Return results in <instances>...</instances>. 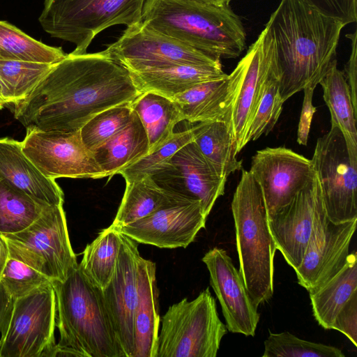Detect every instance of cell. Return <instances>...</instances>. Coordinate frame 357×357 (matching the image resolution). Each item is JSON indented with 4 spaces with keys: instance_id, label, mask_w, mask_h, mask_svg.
<instances>
[{
    "instance_id": "obj_1",
    "label": "cell",
    "mask_w": 357,
    "mask_h": 357,
    "mask_svg": "<svg viewBox=\"0 0 357 357\" xmlns=\"http://www.w3.org/2000/svg\"><path fill=\"white\" fill-rule=\"evenodd\" d=\"M142 93L131 73L102 51L71 52L11 106L26 129L76 132L97 114L130 103Z\"/></svg>"
},
{
    "instance_id": "obj_2",
    "label": "cell",
    "mask_w": 357,
    "mask_h": 357,
    "mask_svg": "<svg viewBox=\"0 0 357 357\" xmlns=\"http://www.w3.org/2000/svg\"><path fill=\"white\" fill-rule=\"evenodd\" d=\"M345 25L303 0H281L265 25L275 47L282 101L316 88L335 59Z\"/></svg>"
},
{
    "instance_id": "obj_3",
    "label": "cell",
    "mask_w": 357,
    "mask_h": 357,
    "mask_svg": "<svg viewBox=\"0 0 357 357\" xmlns=\"http://www.w3.org/2000/svg\"><path fill=\"white\" fill-rule=\"evenodd\" d=\"M60 339L50 357H126L106 308L102 289L79 264L63 281H52Z\"/></svg>"
},
{
    "instance_id": "obj_4",
    "label": "cell",
    "mask_w": 357,
    "mask_h": 357,
    "mask_svg": "<svg viewBox=\"0 0 357 357\" xmlns=\"http://www.w3.org/2000/svg\"><path fill=\"white\" fill-rule=\"evenodd\" d=\"M142 22L219 59L236 58L245 47L243 25L229 5L194 0H147Z\"/></svg>"
},
{
    "instance_id": "obj_5",
    "label": "cell",
    "mask_w": 357,
    "mask_h": 357,
    "mask_svg": "<svg viewBox=\"0 0 357 357\" xmlns=\"http://www.w3.org/2000/svg\"><path fill=\"white\" fill-rule=\"evenodd\" d=\"M241 170L231 204L238 271L250 296L259 306L273 295L274 257L277 249L270 232L261 190L249 171Z\"/></svg>"
},
{
    "instance_id": "obj_6",
    "label": "cell",
    "mask_w": 357,
    "mask_h": 357,
    "mask_svg": "<svg viewBox=\"0 0 357 357\" xmlns=\"http://www.w3.org/2000/svg\"><path fill=\"white\" fill-rule=\"evenodd\" d=\"M146 1L45 0L38 20L52 37L73 43L75 49L72 53L82 54L103 30L140 23Z\"/></svg>"
},
{
    "instance_id": "obj_7",
    "label": "cell",
    "mask_w": 357,
    "mask_h": 357,
    "mask_svg": "<svg viewBox=\"0 0 357 357\" xmlns=\"http://www.w3.org/2000/svg\"><path fill=\"white\" fill-rule=\"evenodd\" d=\"M227 326L207 287L169 307L161 319L156 357H215Z\"/></svg>"
},
{
    "instance_id": "obj_8",
    "label": "cell",
    "mask_w": 357,
    "mask_h": 357,
    "mask_svg": "<svg viewBox=\"0 0 357 357\" xmlns=\"http://www.w3.org/2000/svg\"><path fill=\"white\" fill-rule=\"evenodd\" d=\"M8 257L52 281H63L78 265L70 241L63 205H52L25 229L1 234Z\"/></svg>"
},
{
    "instance_id": "obj_9",
    "label": "cell",
    "mask_w": 357,
    "mask_h": 357,
    "mask_svg": "<svg viewBox=\"0 0 357 357\" xmlns=\"http://www.w3.org/2000/svg\"><path fill=\"white\" fill-rule=\"evenodd\" d=\"M130 73L177 65L220 66V59L164 35L142 22L123 32L102 51Z\"/></svg>"
},
{
    "instance_id": "obj_10",
    "label": "cell",
    "mask_w": 357,
    "mask_h": 357,
    "mask_svg": "<svg viewBox=\"0 0 357 357\" xmlns=\"http://www.w3.org/2000/svg\"><path fill=\"white\" fill-rule=\"evenodd\" d=\"M311 162L329 220L339 223L357 219V160L351 158L337 126L318 138Z\"/></svg>"
},
{
    "instance_id": "obj_11",
    "label": "cell",
    "mask_w": 357,
    "mask_h": 357,
    "mask_svg": "<svg viewBox=\"0 0 357 357\" xmlns=\"http://www.w3.org/2000/svg\"><path fill=\"white\" fill-rule=\"evenodd\" d=\"M56 303L52 283L15 299L0 357H50L56 343Z\"/></svg>"
},
{
    "instance_id": "obj_12",
    "label": "cell",
    "mask_w": 357,
    "mask_h": 357,
    "mask_svg": "<svg viewBox=\"0 0 357 357\" xmlns=\"http://www.w3.org/2000/svg\"><path fill=\"white\" fill-rule=\"evenodd\" d=\"M22 143L23 153L47 178L107 177L92 152L84 145L80 130L66 132L26 129Z\"/></svg>"
},
{
    "instance_id": "obj_13",
    "label": "cell",
    "mask_w": 357,
    "mask_h": 357,
    "mask_svg": "<svg viewBox=\"0 0 357 357\" xmlns=\"http://www.w3.org/2000/svg\"><path fill=\"white\" fill-rule=\"evenodd\" d=\"M357 219L335 223L325 208L317 216L299 267L295 270L298 283L308 292L331 279L345 264Z\"/></svg>"
},
{
    "instance_id": "obj_14",
    "label": "cell",
    "mask_w": 357,
    "mask_h": 357,
    "mask_svg": "<svg viewBox=\"0 0 357 357\" xmlns=\"http://www.w3.org/2000/svg\"><path fill=\"white\" fill-rule=\"evenodd\" d=\"M249 172L261 190L268 218L288 205L315 173L311 160L282 146L257 151Z\"/></svg>"
},
{
    "instance_id": "obj_15",
    "label": "cell",
    "mask_w": 357,
    "mask_h": 357,
    "mask_svg": "<svg viewBox=\"0 0 357 357\" xmlns=\"http://www.w3.org/2000/svg\"><path fill=\"white\" fill-rule=\"evenodd\" d=\"M161 188L198 200L208 216L216 200L225 193L227 178L218 174L194 142L180 149L151 176Z\"/></svg>"
},
{
    "instance_id": "obj_16",
    "label": "cell",
    "mask_w": 357,
    "mask_h": 357,
    "mask_svg": "<svg viewBox=\"0 0 357 357\" xmlns=\"http://www.w3.org/2000/svg\"><path fill=\"white\" fill-rule=\"evenodd\" d=\"M323 208L320 185L314 173L288 205L268 218L276 249L294 271L301 264L315 219Z\"/></svg>"
},
{
    "instance_id": "obj_17",
    "label": "cell",
    "mask_w": 357,
    "mask_h": 357,
    "mask_svg": "<svg viewBox=\"0 0 357 357\" xmlns=\"http://www.w3.org/2000/svg\"><path fill=\"white\" fill-rule=\"evenodd\" d=\"M120 248L113 276L102 290L104 302L126 357L135 349L134 317L138 298V267L142 257L138 242L121 232Z\"/></svg>"
},
{
    "instance_id": "obj_18",
    "label": "cell",
    "mask_w": 357,
    "mask_h": 357,
    "mask_svg": "<svg viewBox=\"0 0 357 357\" xmlns=\"http://www.w3.org/2000/svg\"><path fill=\"white\" fill-rule=\"evenodd\" d=\"M210 284L221 305L229 331L255 336L260 314L238 270L226 250L215 247L203 257Z\"/></svg>"
},
{
    "instance_id": "obj_19",
    "label": "cell",
    "mask_w": 357,
    "mask_h": 357,
    "mask_svg": "<svg viewBox=\"0 0 357 357\" xmlns=\"http://www.w3.org/2000/svg\"><path fill=\"white\" fill-rule=\"evenodd\" d=\"M206 218L199 201L193 200L160 209L116 228L139 243L160 248H186L205 228Z\"/></svg>"
},
{
    "instance_id": "obj_20",
    "label": "cell",
    "mask_w": 357,
    "mask_h": 357,
    "mask_svg": "<svg viewBox=\"0 0 357 357\" xmlns=\"http://www.w3.org/2000/svg\"><path fill=\"white\" fill-rule=\"evenodd\" d=\"M245 57L243 75L229 115L238 153L248 144V131L261 99L265 80L275 59L274 42L266 27L249 47Z\"/></svg>"
},
{
    "instance_id": "obj_21",
    "label": "cell",
    "mask_w": 357,
    "mask_h": 357,
    "mask_svg": "<svg viewBox=\"0 0 357 357\" xmlns=\"http://www.w3.org/2000/svg\"><path fill=\"white\" fill-rule=\"evenodd\" d=\"M243 57L225 77L204 82L174 96L183 121L191 123L225 121L229 115L245 67Z\"/></svg>"
},
{
    "instance_id": "obj_22",
    "label": "cell",
    "mask_w": 357,
    "mask_h": 357,
    "mask_svg": "<svg viewBox=\"0 0 357 357\" xmlns=\"http://www.w3.org/2000/svg\"><path fill=\"white\" fill-rule=\"evenodd\" d=\"M0 178L50 205H63L64 194L55 179L45 176L22 151V142L0 138Z\"/></svg>"
},
{
    "instance_id": "obj_23",
    "label": "cell",
    "mask_w": 357,
    "mask_h": 357,
    "mask_svg": "<svg viewBox=\"0 0 357 357\" xmlns=\"http://www.w3.org/2000/svg\"><path fill=\"white\" fill-rule=\"evenodd\" d=\"M155 264L142 257L138 267V298L134 317L132 357H156L160 329Z\"/></svg>"
},
{
    "instance_id": "obj_24",
    "label": "cell",
    "mask_w": 357,
    "mask_h": 357,
    "mask_svg": "<svg viewBox=\"0 0 357 357\" xmlns=\"http://www.w3.org/2000/svg\"><path fill=\"white\" fill-rule=\"evenodd\" d=\"M149 151V143L145 129L133 111L130 123L92 153L106 176H112L141 159Z\"/></svg>"
},
{
    "instance_id": "obj_25",
    "label": "cell",
    "mask_w": 357,
    "mask_h": 357,
    "mask_svg": "<svg viewBox=\"0 0 357 357\" xmlns=\"http://www.w3.org/2000/svg\"><path fill=\"white\" fill-rule=\"evenodd\" d=\"M130 73L142 92L153 91L170 99L197 84L227 76L222 66L177 65Z\"/></svg>"
},
{
    "instance_id": "obj_26",
    "label": "cell",
    "mask_w": 357,
    "mask_h": 357,
    "mask_svg": "<svg viewBox=\"0 0 357 357\" xmlns=\"http://www.w3.org/2000/svg\"><path fill=\"white\" fill-rule=\"evenodd\" d=\"M160 187L151 176L127 183L112 225L116 227L144 218L157 211L193 201Z\"/></svg>"
},
{
    "instance_id": "obj_27",
    "label": "cell",
    "mask_w": 357,
    "mask_h": 357,
    "mask_svg": "<svg viewBox=\"0 0 357 357\" xmlns=\"http://www.w3.org/2000/svg\"><path fill=\"white\" fill-rule=\"evenodd\" d=\"M331 117V126H337L345 139L351 158L357 160V109L344 72L337 67L336 59L319 83Z\"/></svg>"
},
{
    "instance_id": "obj_28",
    "label": "cell",
    "mask_w": 357,
    "mask_h": 357,
    "mask_svg": "<svg viewBox=\"0 0 357 357\" xmlns=\"http://www.w3.org/2000/svg\"><path fill=\"white\" fill-rule=\"evenodd\" d=\"M357 291V255L349 253L342 268L331 279L309 292L312 313L318 324L331 329L334 320L348 300Z\"/></svg>"
},
{
    "instance_id": "obj_29",
    "label": "cell",
    "mask_w": 357,
    "mask_h": 357,
    "mask_svg": "<svg viewBox=\"0 0 357 357\" xmlns=\"http://www.w3.org/2000/svg\"><path fill=\"white\" fill-rule=\"evenodd\" d=\"M192 130L194 143L219 175L227 178L241 170L242 160L236 158V142L226 121L197 123Z\"/></svg>"
},
{
    "instance_id": "obj_30",
    "label": "cell",
    "mask_w": 357,
    "mask_h": 357,
    "mask_svg": "<svg viewBox=\"0 0 357 357\" xmlns=\"http://www.w3.org/2000/svg\"><path fill=\"white\" fill-rule=\"evenodd\" d=\"M130 105L138 115L147 135L148 153L166 142L174 132L176 125L183 121L176 102L155 92L144 91Z\"/></svg>"
},
{
    "instance_id": "obj_31",
    "label": "cell",
    "mask_w": 357,
    "mask_h": 357,
    "mask_svg": "<svg viewBox=\"0 0 357 357\" xmlns=\"http://www.w3.org/2000/svg\"><path fill=\"white\" fill-rule=\"evenodd\" d=\"M121 245V232L111 225L102 229L83 251L79 268L87 280L102 290L113 276Z\"/></svg>"
},
{
    "instance_id": "obj_32",
    "label": "cell",
    "mask_w": 357,
    "mask_h": 357,
    "mask_svg": "<svg viewBox=\"0 0 357 357\" xmlns=\"http://www.w3.org/2000/svg\"><path fill=\"white\" fill-rule=\"evenodd\" d=\"M50 205L0 178V232L20 231L34 222Z\"/></svg>"
},
{
    "instance_id": "obj_33",
    "label": "cell",
    "mask_w": 357,
    "mask_h": 357,
    "mask_svg": "<svg viewBox=\"0 0 357 357\" xmlns=\"http://www.w3.org/2000/svg\"><path fill=\"white\" fill-rule=\"evenodd\" d=\"M66 55L61 47L47 45L17 27L0 21V59L54 64Z\"/></svg>"
},
{
    "instance_id": "obj_34",
    "label": "cell",
    "mask_w": 357,
    "mask_h": 357,
    "mask_svg": "<svg viewBox=\"0 0 357 357\" xmlns=\"http://www.w3.org/2000/svg\"><path fill=\"white\" fill-rule=\"evenodd\" d=\"M52 66L46 63L0 59V80L7 93L8 107L24 100Z\"/></svg>"
},
{
    "instance_id": "obj_35",
    "label": "cell",
    "mask_w": 357,
    "mask_h": 357,
    "mask_svg": "<svg viewBox=\"0 0 357 357\" xmlns=\"http://www.w3.org/2000/svg\"><path fill=\"white\" fill-rule=\"evenodd\" d=\"M280 82L276 60L265 80L263 92L249 127L247 142L255 141L262 135H268L275 127L282 110Z\"/></svg>"
},
{
    "instance_id": "obj_36",
    "label": "cell",
    "mask_w": 357,
    "mask_h": 357,
    "mask_svg": "<svg viewBox=\"0 0 357 357\" xmlns=\"http://www.w3.org/2000/svg\"><path fill=\"white\" fill-rule=\"evenodd\" d=\"M130 104L107 109L93 116L82 126L81 138L88 150L93 151L130 123L133 114Z\"/></svg>"
},
{
    "instance_id": "obj_37",
    "label": "cell",
    "mask_w": 357,
    "mask_h": 357,
    "mask_svg": "<svg viewBox=\"0 0 357 357\" xmlns=\"http://www.w3.org/2000/svg\"><path fill=\"white\" fill-rule=\"evenodd\" d=\"M262 357H344V354L335 347L300 339L285 331L270 332Z\"/></svg>"
},
{
    "instance_id": "obj_38",
    "label": "cell",
    "mask_w": 357,
    "mask_h": 357,
    "mask_svg": "<svg viewBox=\"0 0 357 357\" xmlns=\"http://www.w3.org/2000/svg\"><path fill=\"white\" fill-rule=\"evenodd\" d=\"M192 127L184 131L174 132L163 144L151 153L121 170L119 174L126 183L151 176L162 167L180 149L193 141Z\"/></svg>"
},
{
    "instance_id": "obj_39",
    "label": "cell",
    "mask_w": 357,
    "mask_h": 357,
    "mask_svg": "<svg viewBox=\"0 0 357 357\" xmlns=\"http://www.w3.org/2000/svg\"><path fill=\"white\" fill-rule=\"evenodd\" d=\"M0 282L15 300L29 294L52 280L27 264L8 257L0 274Z\"/></svg>"
},
{
    "instance_id": "obj_40",
    "label": "cell",
    "mask_w": 357,
    "mask_h": 357,
    "mask_svg": "<svg viewBox=\"0 0 357 357\" xmlns=\"http://www.w3.org/2000/svg\"><path fill=\"white\" fill-rule=\"evenodd\" d=\"M319 12L344 25L357 20V0H303Z\"/></svg>"
},
{
    "instance_id": "obj_41",
    "label": "cell",
    "mask_w": 357,
    "mask_h": 357,
    "mask_svg": "<svg viewBox=\"0 0 357 357\" xmlns=\"http://www.w3.org/2000/svg\"><path fill=\"white\" fill-rule=\"evenodd\" d=\"M331 329L341 332L357 347V291L337 313Z\"/></svg>"
},
{
    "instance_id": "obj_42",
    "label": "cell",
    "mask_w": 357,
    "mask_h": 357,
    "mask_svg": "<svg viewBox=\"0 0 357 357\" xmlns=\"http://www.w3.org/2000/svg\"><path fill=\"white\" fill-rule=\"evenodd\" d=\"M314 89L312 86H308L303 89V101L297 130V142L300 145L307 144L311 123L314 114L317 111V107L312 104Z\"/></svg>"
},
{
    "instance_id": "obj_43",
    "label": "cell",
    "mask_w": 357,
    "mask_h": 357,
    "mask_svg": "<svg viewBox=\"0 0 357 357\" xmlns=\"http://www.w3.org/2000/svg\"><path fill=\"white\" fill-rule=\"evenodd\" d=\"M357 33L356 31L353 33L346 36L351 40V52L348 62L345 66V77L349 86L351 99L354 107L357 109Z\"/></svg>"
},
{
    "instance_id": "obj_44",
    "label": "cell",
    "mask_w": 357,
    "mask_h": 357,
    "mask_svg": "<svg viewBox=\"0 0 357 357\" xmlns=\"http://www.w3.org/2000/svg\"><path fill=\"white\" fill-rule=\"evenodd\" d=\"M14 299L0 282V349L10 321Z\"/></svg>"
},
{
    "instance_id": "obj_45",
    "label": "cell",
    "mask_w": 357,
    "mask_h": 357,
    "mask_svg": "<svg viewBox=\"0 0 357 357\" xmlns=\"http://www.w3.org/2000/svg\"><path fill=\"white\" fill-rule=\"evenodd\" d=\"M8 258L7 245L0 232V274Z\"/></svg>"
},
{
    "instance_id": "obj_46",
    "label": "cell",
    "mask_w": 357,
    "mask_h": 357,
    "mask_svg": "<svg viewBox=\"0 0 357 357\" xmlns=\"http://www.w3.org/2000/svg\"><path fill=\"white\" fill-rule=\"evenodd\" d=\"M9 105L6 89L0 80V109Z\"/></svg>"
},
{
    "instance_id": "obj_47",
    "label": "cell",
    "mask_w": 357,
    "mask_h": 357,
    "mask_svg": "<svg viewBox=\"0 0 357 357\" xmlns=\"http://www.w3.org/2000/svg\"><path fill=\"white\" fill-rule=\"evenodd\" d=\"M201 1L206 3L220 5V6H228L231 0H194Z\"/></svg>"
}]
</instances>
